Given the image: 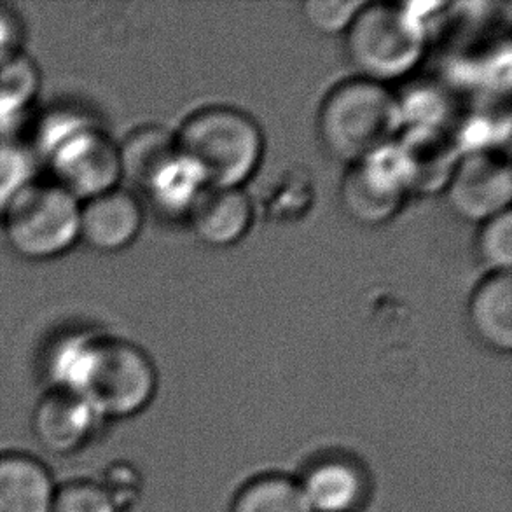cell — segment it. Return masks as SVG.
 <instances>
[{
    "instance_id": "ffe728a7",
    "label": "cell",
    "mask_w": 512,
    "mask_h": 512,
    "mask_svg": "<svg viewBox=\"0 0 512 512\" xmlns=\"http://www.w3.org/2000/svg\"><path fill=\"white\" fill-rule=\"evenodd\" d=\"M476 254L479 261L492 271H511L512 212L506 210L479 224L476 236Z\"/></svg>"
},
{
    "instance_id": "d6986e66",
    "label": "cell",
    "mask_w": 512,
    "mask_h": 512,
    "mask_svg": "<svg viewBox=\"0 0 512 512\" xmlns=\"http://www.w3.org/2000/svg\"><path fill=\"white\" fill-rule=\"evenodd\" d=\"M35 165L37 158L32 149L16 140H0V217L11 201L37 179Z\"/></svg>"
},
{
    "instance_id": "9a60e30c",
    "label": "cell",
    "mask_w": 512,
    "mask_h": 512,
    "mask_svg": "<svg viewBox=\"0 0 512 512\" xmlns=\"http://www.w3.org/2000/svg\"><path fill=\"white\" fill-rule=\"evenodd\" d=\"M467 319L481 345L493 352H511V271H492L474 287L467 306Z\"/></svg>"
},
{
    "instance_id": "5b68a950",
    "label": "cell",
    "mask_w": 512,
    "mask_h": 512,
    "mask_svg": "<svg viewBox=\"0 0 512 512\" xmlns=\"http://www.w3.org/2000/svg\"><path fill=\"white\" fill-rule=\"evenodd\" d=\"M345 53L357 76L388 84L418 67L427 35L415 14L395 2H364L345 34Z\"/></svg>"
},
{
    "instance_id": "8992f818",
    "label": "cell",
    "mask_w": 512,
    "mask_h": 512,
    "mask_svg": "<svg viewBox=\"0 0 512 512\" xmlns=\"http://www.w3.org/2000/svg\"><path fill=\"white\" fill-rule=\"evenodd\" d=\"M81 201L53 180L35 179L2 214L7 243L27 261L62 257L79 243Z\"/></svg>"
},
{
    "instance_id": "ac0fdd59",
    "label": "cell",
    "mask_w": 512,
    "mask_h": 512,
    "mask_svg": "<svg viewBox=\"0 0 512 512\" xmlns=\"http://www.w3.org/2000/svg\"><path fill=\"white\" fill-rule=\"evenodd\" d=\"M229 512H310L294 476L268 472L245 481L229 504Z\"/></svg>"
},
{
    "instance_id": "30bf717a",
    "label": "cell",
    "mask_w": 512,
    "mask_h": 512,
    "mask_svg": "<svg viewBox=\"0 0 512 512\" xmlns=\"http://www.w3.org/2000/svg\"><path fill=\"white\" fill-rule=\"evenodd\" d=\"M392 149L409 194L418 196L444 193L464 154L450 128L437 123L404 125Z\"/></svg>"
},
{
    "instance_id": "ba28073f",
    "label": "cell",
    "mask_w": 512,
    "mask_h": 512,
    "mask_svg": "<svg viewBox=\"0 0 512 512\" xmlns=\"http://www.w3.org/2000/svg\"><path fill=\"white\" fill-rule=\"evenodd\" d=\"M294 479L310 512H364L373 497L371 472L348 451H322Z\"/></svg>"
},
{
    "instance_id": "9c48e42d",
    "label": "cell",
    "mask_w": 512,
    "mask_h": 512,
    "mask_svg": "<svg viewBox=\"0 0 512 512\" xmlns=\"http://www.w3.org/2000/svg\"><path fill=\"white\" fill-rule=\"evenodd\" d=\"M409 196L392 147L369 160L348 165L341 179V207L362 226L392 221Z\"/></svg>"
},
{
    "instance_id": "e0dca14e",
    "label": "cell",
    "mask_w": 512,
    "mask_h": 512,
    "mask_svg": "<svg viewBox=\"0 0 512 512\" xmlns=\"http://www.w3.org/2000/svg\"><path fill=\"white\" fill-rule=\"evenodd\" d=\"M41 90V72L25 53L0 65V140H13Z\"/></svg>"
},
{
    "instance_id": "7c38bea8",
    "label": "cell",
    "mask_w": 512,
    "mask_h": 512,
    "mask_svg": "<svg viewBox=\"0 0 512 512\" xmlns=\"http://www.w3.org/2000/svg\"><path fill=\"white\" fill-rule=\"evenodd\" d=\"M146 222L142 200L119 186L81 203L79 242L102 254H116L137 242Z\"/></svg>"
},
{
    "instance_id": "52a82bcc",
    "label": "cell",
    "mask_w": 512,
    "mask_h": 512,
    "mask_svg": "<svg viewBox=\"0 0 512 512\" xmlns=\"http://www.w3.org/2000/svg\"><path fill=\"white\" fill-rule=\"evenodd\" d=\"M443 194L451 210L465 221L481 224L511 210L509 154L493 147L464 151Z\"/></svg>"
},
{
    "instance_id": "8fae6325",
    "label": "cell",
    "mask_w": 512,
    "mask_h": 512,
    "mask_svg": "<svg viewBox=\"0 0 512 512\" xmlns=\"http://www.w3.org/2000/svg\"><path fill=\"white\" fill-rule=\"evenodd\" d=\"M105 425L83 395L48 388L35 404L32 436L48 455L72 457L95 443Z\"/></svg>"
},
{
    "instance_id": "5bb4252c",
    "label": "cell",
    "mask_w": 512,
    "mask_h": 512,
    "mask_svg": "<svg viewBox=\"0 0 512 512\" xmlns=\"http://www.w3.org/2000/svg\"><path fill=\"white\" fill-rule=\"evenodd\" d=\"M56 486L53 472L34 455L0 453V512H51Z\"/></svg>"
},
{
    "instance_id": "7402d4cb",
    "label": "cell",
    "mask_w": 512,
    "mask_h": 512,
    "mask_svg": "<svg viewBox=\"0 0 512 512\" xmlns=\"http://www.w3.org/2000/svg\"><path fill=\"white\" fill-rule=\"evenodd\" d=\"M364 0H308L303 6L306 23L320 34H345Z\"/></svg>"
},
{
    "instance_id": "4fadbf2b",
    "label": "cell",
    "mask_w": 512,
    "mask_h": 512,
    "mask_svg": "<svg viewBox=\"0 0 512 512\" xmlns=\"http://www.w3.org/2000/svg\"><path fill=\"white\" fill-rule=\"evenodd\" d=\"M254 203L243 187H203L187 214L194 235L210 247H231L249 233Z\"/></svg>"
},
{
    "instance_id": "cb8c5ba5",
    "label": "cell",
    "mask_w": 512,
    "mask_h": 512,
    "mask_svg": "<svg viewBox=\"0 0 512 512\" xmlns=\"http://www.w3.org/2000/svg\"><path fill=\"white\" fill-rule=\"evenodd\" d=\"M23 39L25 28L20 16L11 7L0 4V65L23 53Z\"/></svg>"
},
{
    "instance_id": "7a4b0ae2",
    "label": "cell",
    "mask_w": 512,
    "mask_h": 512,
    "mask_svg": "<svg viewBox=\"0 0 512 512\" xmlns=\"http://www.w3.org/2000/svg\"><path fill=\"white\" fill-rule=\"evenodd\" d=\"M32 153L48 165L49 180L81 203L123 184L118 142L93 116L74 107L39 119Z\"/></svg>"
},
{
    "instance_id": "6da1fadb",
    "label": "cell",
    "mask_w": 512,
    "mask_h": 512,
    "mask_svg": "<svg viewBox=\"0 0 512 512\" xmlns=\"http://www.w3.org/2000/svg\"><path fill=\"white\" fill-rule=\"evenodd\" d=\"M44 376L49 388L86 397L107 423L144 413L160 388L158 367L144 348L91 331L56 340L46 353Z\"/></svg>"
},
{
    "instance_id": "44dd1931",
    "label": "cell",
    "mask_w": 512,
    "mask_h": 512,
    "mask_svg": "<svg viewBox=\"0 0 512 512\" xmlns=\"http://www.w3.org/2000/svg\"><path fill=\"white\" fill-rule=\"evenodd\" d=\"M51 512H119L95 479H72L56 486Z\"/></svg>"
},
{
    "instance_id": "2e32d148",
    "label": "cell",
    "mask_w": 512,
    "mask_h": 512,
    "mask_svg": "<svg viewBox=\"0 0 512 512\" xmlns=\"http://www.w3.org/2000/svg\"><path fill=\"white\" fill-rule=\"evenodd\" d=\"M118 146L123 182L142 194L179 161L175 135L163 126H140L118 142Z\"/></svg>"
},
{
    "instance_id": "3957f363",
    "label": "cell",
    "mask_w": 512,
    "mask_h": 512,
    "mask_svg": "<svg viewBox=\"0 0 512 512\" xmlns=\"http://www.w3.org/2000/svg\"><path fill=\"white\" fill-rule=\"evenodd\" d=\"M404 128L401 100L387 84L353 76L327 93L317 112V133L334 160L353 165L385 153Z\"/></svg>"
},
{
    "instance_id": "277c9868",
    "label": "cell",
    "mask_w": 512,
    "mask_h": 512,
    "mask_svg": "<svg viewBox=\"0 0 512 512\" xmlns=\"http://www.w3.org/2000/svg\"><path fill=\"white\" fill-rule=\"evenodd\" d=\"M173 135L180 160L205 187H243L263 161V128L233 105L201 107Z\"/></svg>"
},
{
    "instance_id": "603a6c76",
    "label": "cell",
    "mask_w": 512,
    "mask_h": 512,
    "mask_svg": "<svg viewBox=\"0 0 512 512\" xmlns=\"http://www.w3.org/2000/svg\"><path fill=\"white\" fill-rule=\"evenodd\" d=\"M139 474L135 467L119 462L107 469L104 479L100 485L104 486L105 492L111 497L112 504L119 512L125 511L135 502V495L140 492Z\"/></svg>"
}]
</instances>
